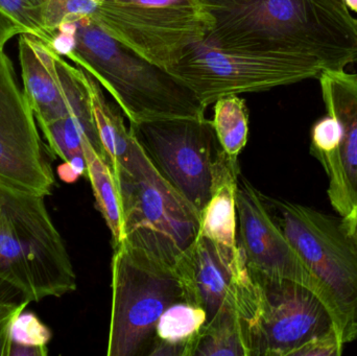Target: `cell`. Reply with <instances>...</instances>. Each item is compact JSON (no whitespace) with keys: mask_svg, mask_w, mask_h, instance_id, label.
<instances>
[{"mask_svg":"<svg viewBox=\"0 0 357 356\" xmlns=\"http://www.w3.org/2000/svg\"><path fill=\"white\" fill-rule=\"evenodd\" d=\"M45 44L93 77L130 125L205 117L207 107L192 90L113 39L91 17L63 23Z\"/></svg>","mask_w":357,"mask_h":356,"instance_id":"cell-1","label":"cell"},{"mask_svg":"<svg viewBox=\"0 0 357 356\" xmlns=\"http://www.w3.org/2000/svg\"><path fill=\"white\" fill-rule=\"evenodd\" d=\"M212 20L205 43L225 50L316 56L337 29L333 0H202ZM314 60V59H312Z\"/></svg>","mask_w":357,"mask_h":356,"instance_id":"cell-2","label":"cell"},{"mask_svg":"<svg viewBox=\"0 0 357 356\" xmlns=\"http://www.w3.org/2000/svg\"><path fill=\"white\" fill-rule=\"evenodd\" d=\"M45 196L0 186V278L31 302L77 290V275Z\"/></svg>","mask_w":357,"mask_h":356,"instance_id":"cell-3","label":"cell"},{"mask_svg":"<svg viewBox=\"0 0 357 356\" xmlns=\"http://www.w3.org/2000/svg\"><path fill=\"white\" fill-rule=\"evenodd\" d=\"M274 217L320 288L344 345L357 340V246L343 219L264 196Z\"/></svg>","mask_w":357,"mask_h":356,"instance_id":"cell-4","label":"cell"},{"mask_svg":"<svg viewBox=\"0 0 357 356\" xmlns=\"http://www.w3.org/2000/svg\"><path fill=\"white\" fill-rule=\"evenodd\" d=\"M113 171L123 208V242L175 269L199 238V211L159 175L137 141L129 161Z\"/></svg>","mask_w":357,"mask_h":356,"instance_id":"cell-5","label":"cell"},{"mask_svg":"<svg viewBox=\"0 0 357 356\" xmlns=\"http://www.w3.org/2000/svg\"><path fill=\"white\" fill-rule=\"evenodd\" d=\"M108 356L144 355L165 309L184 301L174 268L123 242L114 248Z\"/></svg>","mask_w":357,"mask_h":356,"instance_id":"cell-6","label":"cell"},{"mask_svg":"<svg viewBox=\"0 0 357 356\" xmlns=\"http://www.w3.org/2000/svg\"><path fill=\"white\" fill-rule=\"evenodd\" d=\"M94 22L149 62L169 70L212 27L202 0H102Z\"/></svg>","mask_w":357,"mask_h":356,"instance_id":"cell-7","label":"cell"},{"mask_svg":"<svg viewBox=\"0 0 357 356\" xmlns=\"http://www.w3.org/2000/svg\"><path fill=\"white\" fill-rule=\"evenodd\" d=\"M325 70L322 64L301 54L225 50L204 41L191 46L169 69L207 108L222 96L319 79Z\"/></svg>","mask_w":357,"mask_h":356,"instance_id":"cell-8","label":"cell"},{"mask_svg":"<svg viewBox=\"0 0 357 356\" xmlns=\"http://www.w3.org/2000/svg\"><path fill=\"white\" fill-rule=\"evenodd\" d=\"M159 175L201 215L232 161L220 148L211 121L176 118L130 125Z\"/></svg>","mask_w":357,"mask_h":356,"instance_id":"cell-9","label":"cell"},{"mask_svg":"<svg viewBox=\"0 0 357 356\" xmlns=\"http://www.w3.org/2000/svg\"><path fill=\"white\" fill-rule=\"evenodd\" d=\"M250 273L257 291L255 313L245 326L250 356H293L312 339L335 330L314 291L293 280Z\"/></svg>","mask_w":357,"mask_h":356,"instance_id":"cell-10","label":"cell"},{"mask_svg":"<svg viewBox=\"0 0 357 356\" xmlns=\"http://www.w3.org/2000/svg\"><path fill=\"white\" fill-rule=\"evenodd\" d=\"M31 105L15 77L3 50L0 52V186L46 196L54 176L44 156Z\"/></svg>","mask_w":357,"mask_h":356,"instance_id":"cell-11","label":"cell"},{"mask_svg":"<svg viewBox=\"0 0 357 356\" xmlns=\"http://www.w3.org/2000/svg\"><path fill=\"white\" fill-rule=\"evenodd\" d=\"M236 213L237 246L248 269L299 282L320 297L318 282L271 213L264 194L241 175L237 181Z\"/></svg>","mask_w":357,"mask_h":356,"instance_id":"cell-12","label":"cell"},{"mask_svg":"<svg viewBox=\"0 0 357 356\" xmlns=\"http://www.w3.org/2000/svg\"><path fill=\"white\" fill-rule=\"evenodd\" d=\"M19 62L23 92L40 127L71 114L91 113L83 69L69 64L47 44L20 33Z\"/></svg>","mask_w":357,"mask_h":356,"instance_id":"cell-13","label":"cell"},{"mask_svg":"<svg viewBox=\"0 0 357 356\" xmlns=\"http://www.w3.org/2000/svg\"><path fill=\"white\" fill-rule=\"evenodd\" d=\"M318 79L327 114L340 127L339 144L319 162L328 177L331 206L345 217L357 206V75L325 70Z\"/></svg>","mask_w":357,"mask_h":356,"instance_id":"cell-14","label":"cell"},{"mask_svg":"<svg viewBox=\"0 0 357 356\" xmlns=\"http://www.w3.org/2000/svg\"><path fill=\"white\" fill-rule=\"evenodd\" d=\"M245 268L239 248L236 255L228 254L199 234L175 270L182 284L183 299L205 311L207 324L224 311L238 313L239 288Z\"/></svg>","mask_w":357,"mask_h":356,"instance_id":"cell-15","label":"cell"},{"mask_svg":"<svg viewBox=\"0 0 357 356\" xmlns=\"http://www.w3.org/2000/svg\"><path fill=\"white\" fill-rule=\"evenodd\" d=\"M238 177V161L234 160L225 169L211 199L201 213L199 234L230 255H236L238 251L236 213Z\"/></svg>","mask_w":357,"mask_h":356,"instance_id":"cell-16","label":"cell"},{"mask_svg":"<svg viewBox=\"0 0 357 356\" xmlns=\"http://www.w3.org/2000/svg\"><path fill=\"white\" fill-rule=\"evenodd\" d=\"M84 81L89 95L92 117L104 157L113 171L123 167L131 158L136 140L123 116L107 100L102 86L84 70Z\"/></svg>","mask_w":357,"mask_h":356,"instance_id":"cell-17","label":"cell"},{"mask_svg":"<svg viewBox=\"0 0 357 356\" xmlns=\"http://www.w3.org/2000/svg\"><path fill=\"white\" fill-rule=\"evenodd\" d=\"M83 153L87 164L88 179L91 183L98 209L110 230L113 249L123 242V219L121 194L112 167L96 152L89 138L83 141Z\"/></svg>","mask_w":357,"mask_h":356,"instance_id":"cell-18","label":"cell"},{"mask_svg":"<svg viewBox=\"0 0 357 356\" xmlns=\"http://www.w3.org/2000/svg\"><path fill=\"white\" fill-rule=\"evenodd\" d=\"M192 356H250L238 313L224 311L205 324L193 343Z\"/></svg>","mask_w":357,"mask_h":356,"instance_id":"cell-19","label":"cell"},{"mask_svg":"<svg viewBox=\"0 0 357 356\" xmlns=\"http://www.w3.org/2000/svg\"><path fill=\"white\" fill-rule=\"evenodd\" d=\"M40 127L47 140L50 150L64 162L77 155L84 154L83 141L85 138H89L96 152L104 157L92 112L71 114Z\"/></svg>","mask_w":357,"mask_h":356,"instance_id":"cell-20","label":"cell"},{"mask_svg":"<svg viewBox=\"0 0 357 356\" xmlns=\"http://www.w3.org/2000/svg\"><path fill=\"white\" fill-rule=\"evenodd\" d=\"M211 123L220 148L227 156L237 159L249 137V112L245 100L237 94L218 98Z\"/></svg>","mask_w":357,"mask_h":356,"instance_id":"cell-21","label":"cell"},{"mask_svg":"<svg viewBox=\"0 0 357 356\" xmlns=\"http://www.w3.org/2000/svg\"><path fill=\"white\" fill-rule=\"evenodd\" d=\"M207 321L205 311L197 305L180 301L165 309L159 318L155 339L186 347L192 356L193 343Z\"/></svg>","mask_w":357,"mask_h":356,"instance_id":"cell-22","label":"cell"},{"mask_svg":"<svg viewBox=\"0 0 357 356\" xmlns=\"http://www.w3.org/2000/svg\"><path fill=\"white\" fill-rule=\"evenodd\" d=\"M48 0H0V10L8 15L22 29L29 33L48 42L45 29V10Z\"/></svg>","mask_w":357,"mask_h":356,"instance_id":"cell-23","label":"cell"},{"mask_svg":"<svg viewBox=\"0 0 357 356\" xmlns=\"http://www.w3.org/2000/svg\"><path fill=\"white\" fill-rule=\"evenodd\" d=\"M29 303L20 290L0 278V356H10L13 324Z\"/></svg>","mask_w":357,"mask_h":356,"instance_id":"cell-24","label":"cell"},{"mask_svg":"<svg viewBox=\"0 0 357 356\" xmlns=\"http://www.w3.org/2000/svg\"><path fill=\"white\" fill-rule=\"evenodd\" d=\"M100 2L102 0H48L45 10L48 41L52 33L63 23L81 17L93 16Z\"/></svg>","mask_w":357,"mask_h":356,"instance_id":"cell-25","label":"cell"},{"mask_svg":"<svg viewBox=\"0 0 357 356\" xmlns=\"http://www.w3.org/2000/svg\"><path fill=\"white\" fill-rule=\"evenodd\" d=\"M52 340L50 328L40 321L35 314L23 311L15 320L12 327L13 344L24 346L47 347Z\"/></svg>","mask_w":357,"mask_h":356,"instance_id":"cell-26","label":"cell"},{"mask_svg":"<svg viewBox=\"0 0 357 356\" xmlns=\"http://www.w3.org/2000/svg\"><path fill=\"white\" fill-rule=\"evenodd\" d=\"M340 141V127L331 115L326 114L312 127V154L317 160L331 154Z\"/></svg>","mask_w":357,"mask_h":356,"instance_id":"cell-27","label":"cell"},{"mask_svg":"<svg viewBox=\"0 0 357 356\" xmlns=\"http://www.w3.org/2000/svg\"><path fill=\"white\" fill-rule=\"evenodd\" d=\"M344 343L337 330L317 336L298 349L293 356H340L343 353Z\"/></svg>","mask_w":357,"mask_h":356,"instance_id":"cell-28","label":"cell"},{"mask_svg":"<svg viewBox=\"0 0 357 356\" xmlns=\"http://www.w3.org/2000/svg\"><path fill=\"white\" fill-rule=\"evenodd\" d=\"M20 33H23L20 26L8 15L0 10V52L3 50L4 45L8 43V40Z\"/></svg>","mask_w":357,"mask_h":356,"instance_id":"cell-29","label":"cell"},{"mask_svg":"<svg viewBox=\"0 0 357 356\" xmlns=\"http://www.w3.org/2000/svg\"><path fill=\"white\" fill-rule=\"evenodd\" d=\"M47 347L24 346V345H10V356H46Z\"/></svg>","mask_w":357,"mask_h":356,"instance_id":"cell-30","label":"cell"},{"mask_svg":"<svg viewBox=\"0 0 357 356\" xmlns=\"http://www.w3.org/2000/svg\"><path fill=\"white\" fill-rule=\"evenodd\" d=\"M342 219H343V225L346 232L357 246V206L351 211L350 215L342 217Z\"/></svg>","mask_w":357,"mask_h":356,"instance_id":"cell-31","label":"cell"},{"mask_svg":"<svg viewBox=\"0 0 357 356\" xmlns=\"http://www.w3.org/2000/svg\"><path fill=\"white\" fill-rule=\"evenodd\" d=\"M59 177L62 181L66 182V183H73L77 181L81 176L77 173L73 165L70 163L65 161L62 165L58 167Z\"/></svg>","mask_w":357,"mask_h":356,"instance_id":"cell-32","label":"cell"},{"mask_svg":"<svg viewBox=\"0 0 357 356\" xmlns=\"http://www.w3.org/2000/svg\"><path fill=\"white\" fill-rule=\"evenodd\" d=\"M342 1L347 6L350 12L356 13L357 14V0H342Z\"/></svg>","mask_w":357,"mask_h":356,"instance_id":"cell-33","label":"cell"}]
</instances>
